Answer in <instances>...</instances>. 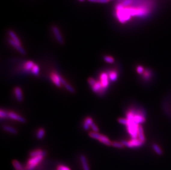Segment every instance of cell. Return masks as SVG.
<instances>
[{
	"label": "cell",
	"instance_id": "1",
	"mask_svg": "<svg viewBox=\"0 0 171 170\" xmlns=\"http://www.w3.org/2000/svg\"><path fill=\"white\" fill-rule=\"evenodd\" d=\"M127 119V118H126ZM128 123L126 125V130L129 134L131 137V139L138 138V131L140 125L133 123L131 121L128 120Z\"/></svg>",
	"mask_w": 171,
	"mask_h": 170
},
{
	"label": "cell",
	"instance_id": "2",
	"mask_svg": "<svg viewBox=\"0 0 171 170\" xmlns=\"http://www.w3.org/2000/svg\"><path fill=\"white\" fill-rule=\"evenodd\" d=\"M44 156H37L31 157L28 160L26 166L25 167L26 170H33L44 159Z\"/></svg>",
	"mask_w": 171,
	"mask_h": 170
},
{
	"label": "cell",
	"instance_id": "3",
	"mask_svg": "<svg viewBox=\"0 0 171 170\" xmlns=\"http://www.w3.org/2000/svg\"><path fill=\"white\" fill-rule=\"evenodd\" d=\"M89 136L91 138L95 139L98 140L99 142H101L103 144H105L106 145L111 146L112 142L110 141L108 137L104 135L99 134L98 133H95L94 131H91L89 133Z\"/></svg>",
	"mask_w": 171,
	"mask_h": 170
},
{
	"label": "cell",
	"instance_id": "4",
	"mask_svg": "<svg viewBox=\"0 0 171 170\" xmlns=\"http://www.w3.org/2000/svg\"><path fill=\"white\" fill-rule=\"evenodd\" d=\"M121 142L125 147L129 148H139L145 144L138 138L131 139L130 140H122Z\"/></svg>",
	"mask_w": 171,
	"mask_h": 170
},
{
	"label": "cell",
	"instance_id": "5",
	"mask_svg": "<svg viewBox=\"0 0 171 170\" xmlns=\"http://www.w3.org/2000/svg\"><path fill=\"white\" fill-rule=\"evenodd\" d=\"M51 29L56 40L59 42L60 44H63L64 43V40L59 28L56 25H53Z\"/></svg>",
	"mask_w": 171,
	"mask_h": 170
},
{
	"label": "cell",
	"instance_id": "6",
	"mask_svg": "<svg viewBox=\"0 0 171 170\" xmlns=\"http://www.w3.org/2000/svg\"><path fill=\"white\" fill-rule=\"evenodd\" d=\"M109 78L107 72H101L100 75V81L104 89H106L109 85Z\"/></svg>",
	"mask_w": 171,
	"mask_h": 170
},
{
	"label": "cell",
	"instance_id": "7",
	"mask_svg": "<svg viewBox=\"0 0 171 170\" xmlns=\"http://www.w3.org/2000/svg\"><path fill=\"white\" fill-rule=\"evenodd\" d=\"M8 42L10 43L11 46H13L14 48L16 50H17L20 53L23 55H25L26 54V51L25 50V49L22 47V45H20L19 44H17L16 42H14V41L12 40V39H11L9 38L8 39Z\"/></svg>",
	"mask_w": 171,
	"mask_h": 170
},
{
	"label": "cell",
	"instance_id": "8",
	"mask_svg": "<svg viewBox=\"0 0 171 170\" xmlns=\"http://www.w3.org/2000/svg\"><path fill=\"white\" fill-rule=\"evenodd\" d=\"M50 78L56 87L60 88L62 87V84L60 81V75L58 74L55 72H51L50 74Z\"/></svg>",
	"mask_w": 171,
	"mask_h": 170
},
{
	"label": "cell",
	"instance_id": "9",
	"mask_svg": "<svg viewBox=\"0 0 171 170\" xmlns=\"http://www.w3.org/2000/svg\"><path fill=\"white\" fill-rule=\"evenodd\" d=\"M8 113V118H10L11 119L18 121L21 123H25L26 122V119L24 118L21 117V116L14 113V112H10Z\"/></svg>",
	"mask_w": 171,
	"mask_h": 170
},
{
	"label": "cell",
	"instance_id": "10",
	"mask_svg": "<svg viewBox=\"0 0 171 170\" xmlns=\"http://www.w3.org/2000/svg\"><path fill=\"white\" fill-rule=\"evenodd\" d=\"M8 36H9V38L11 39H12L14 42H16L18 44L22 45V42H21L20 39H19L17 35L16 34V33L12 30H9L8 32Z\"/></svg>",
	"mask_w": 171,
	"mask_h": 170
},
{
	"label": "cell",
	"instance_id": "11",
	"mask_svg": "<svg viewBox=\"0 0 171 170\" xmlns=\"http://www.w3.org/2000/svg\"><path fill=\"white\" fill-rule=\"evenodd\" d=\"M14 93L15 97L18 102H22L23 101V94L22 91L20 87H15L14 89Z\"/></svg>",
	"mask_w": 171,
	"mask_h": 170
},
{
	"label": "cell",
	"instance_id": "12",
	"mask_svg": "<svg viewBox=\"0 0 171 170\" xmlns=\"http://www.w3.org/2000/svg\"><path fill=\"white\" fill-rule=\"evenodd\" d=\"M47 154V152L45 151H43L41 149H37L33 150L29 153V156L31 157H37V156H45Z\"/></svg>",
	"mask_w": 171,
	"mask_h": 170
},
{
	"label": "cell",
	"instance_id": "13",
	"mask_svg": "<svg viewBox=\"0 0 171 170\" xmlns=\"http://www.w3.org/2000/svg\"><path fill=\"white\" fill-rule=\"evenodd\" d=\"M60 82L62 84V85H63L65 87L66 89L69 91V92H71V93H75V89H74L73 87H72L64 79V78L60 75Z\"/></svg>",
	"mask_w": 171,
	"mask_h": 170
},
{
	"label": "cell",
	"instance_id": "14",
	"mask_svg": "<svg viewBox=\"0 0 171 170\" xmlns=\"http://www.w3.org/2000/svg\"><path fill=\"white\" fill-rule=\"evenodd\" d=\"M81 166L83 168V170H90L89 166L87 163V159L86 157L84 155H81L80 156Z\"/></svg>",
	"mask_w": 171,
	"mask_h": 170
},
{
	"label": "cell",
	"instance_id": "15",
	"mask_svg": "<svg viewBox=\"0 0 171 170\" xmlns=\"http://www.w3.org/2000/svg\"><path fill=\"white\" fill-rule=\"evenodd\" d=\"M109 80L112 82H115L118 78V72L115 70H111L108 73Z\"/></svg>",
	"mask_w": 171,
	"mask_h": 170
},
{
	"label": "cell",
	"instance_id": "16",
	"mask_svg": "<svg viewBox=\"0 0 171 170\" xmlns=\"http://www.w3.org/2000/svg\"><path fill=\"white\" fill-rule=\"evenodd\" d=\"M138 139L140 140V141L145 143L146 142V138L144 133L143 128L142 126V125H140L139 128V131H138Z\"/></svg>",
	"mask_w": 171,
	"mask_h": 170
},
{
	"label": "cell",
	"instance_id": "17",
	"mask_svg": "<svg viewBox=\"0 0 171 170\" xmlns=\"http://www.w3.org/2000/svg\"><path fill=\"white\" fill-rule=\"evenodd\" d=\"M35 64L32 61H27L23 65V70L25 71H31L32 69Z\"/></svg>",
	"mask_w": 171,
	"mask_h": 170
},
{
	"label": "cell",
	"instance_id": "18",
	"mask_svg": "<svg viewBox=\"0 0 171 170\" xmlns=\"http://www.w3.org/2000/svg\"><path fill=\"white\" fill-rule=\"evenodd\" d=\"M93 123V121L92 118L90 117H87L85 119L84 124H83V128L85 130H88L89 127L91 125V124Z\"/></svg>",
	"mask_w": 171,
	"mask_h": 170
},
{
	"label": "cell",
	"instance_id": "19",
	"mask_svg": "<svg viewBox=\"0 0 171 170\" xmlns=\"http://www.w3.org/2000/svg\"><path fill=\"white\" fill-rule=\"evenodd\" d=\"M12 163L15 170H26L25 167L23 166L22 165L18 160H14L12 161Z\"/></svg>",
	"mask_w": 171,
	"mask_h": 170
},
{
	"label": "cell",
	"instance_id": "20",
	"mask_svg": "<svg viewBox=\"0 0 171 170\" xmlns=\"http://www.w3.org/2000/svg\"><path fill=\"white\" fill-rule=\"evenodd\" d=\"M142 76L143 80L146 81H150L151 78V72L150 70L146 69L144 71L143 74L142 75Z\"/></svg>",
	"mask_w": 171,
	"mask_h": 170
},
{
	"label": "cell",
	"instance_id": "21",
	"mask_svg": "<svg viewBox=\"0 0 171 170\" xmlns=\"http://www.w3.org/2000/svg\"><path fill=\"white\" fill-rule=\"evenodd\" d=\"M3 129L4 130L9 132L10 133H12L13 134H16L17 133V131L16 129H14V128L11 127L10 126H7V125H4L3 126Z\"/></svg>",
	"mask_w": 171,
	"mask_h": 170
},
{
	"label": "cell",
	"instance_id": "22",
	"mask_svg": "<svg viewBox=\"0 0 171 170\" xmlns=\"http://www.w3.org/2000/svg\"><path fill=\"white\" fill-rule=\"evenodd\" d=\"M152 148L154 149V151L158 155H161L163 154L162 150L161 149V148L158 145L156 144H154L152 145Z\"/></svg>",
	"mask_w": 171,
	"mask_h": 170
},
{
	"label": "cell",
	"instance_id": "23",
	"mask_svg": "<svg viewBox=\"0 0 171 170\" xmlns=\"http://www.w3.org/2000/svg\"><path fill=\"white\" fill-rule=\"evenodd\" d=\"M45 135V130L43 128L39 129L37 133V138L39 140H41L44 137Z\"/></svg>",
	"mask_w": 171,
	"mask_h": 170
},
{
	"label": "cell",
	"instance_id": "24",
	"mask_svg": "<svg viewBox=\"0 0 171 170\" xmlns=\"http://www.w3.org/2000/svg\"><path fill=\"white\" fill-rule=\"evenodd\" d=\"M31 72L35 76H38L39 74V67L38 65L35 64L34 65V66L32 68V69Z\"/></svg>",
	"mask_w": 171,
	"mask_h": 170
},
{
	"label": "cell",
	"instance_id": "25",
	"mask_svg": "<svg viewBox=\"0 0 171 170\" xmlns=\"http://www.w3.org/2000/svg\"><path fill=\"white\" fill-rule=\"evenodd\" d=\"M104 60L105 61V62L108 63H110V64H112L115 62V59L113 57L111 56H108V55H105L103 57Z\"/></svg>",
	"mask_w": 171,
	"mask_h": 170
},
{
	"label": "cell",
	"instance_id": "26",
	"mask_svg": "<svg viewBox=\"0 0 171 170\" xmlns=\"http://www.w3.org/2000/svg\"><path fill=\"white\" fill-rule=\"evenodd\" d=\"M111 146L119 149H124L125 148L124 145L121 142H112Z\"/></svg>",
	"mask_w": 171,
	"mask_h": 170
},
{
	"label": "cell",
	"instance_id": "27",
	"mask_svg": "<svg viewBox=\"0 0 171 170\" xmlns=\"http://www.w3.org/2000/svg\"><path fill=\"white\" fill-rule=\"evenodd\" d=\"M90 2L96 3V4H108L110 2V0H88Z\"/></svg>",
	"mask_w": 171,
	"mask_h": 170
},
{
	"label": "cell",
	"instance_id": "28",
	"mask_svg": "<svg viewBox=\"0 0 171 170\" xmlns=\"http://www.w3.org/2000/svg\"><path fill=\"white\" fill-rule=\"evenodd\" d=\"M145 70L144 67H143V66H142V65H138V66L136 67V71H137V72L138 74L142 75L143 74V73L144 72Z\"/></svg>",
	"mask_w": 171,
	"mask_h": 170
},
{
	"label": "cell",
	"instance_id": "29",
	"mask_svg": "<svg viewBox=\"0 0 171 170\" xmlns=\"http://www.w3.org/2000/svg\"><path fill=\"white\" fill-rule=\"evenodd\" d=\"M118 122L120 123V124L125 125L126 126L128 123V121L126 118H120L118 119Z\"/></svg>",
	"mask_w": 171,
	"mask_h": 170
},
{
	"label": "cell",
	"instance_id": "30",
	"mask_svg": "<svg viewBox=\"0 0 171 170\" xmlns=\"http://www.w3.org/2000/svg\"><path fill=\"white\" fill-rule=\"evenodd\" d=\"M56 170H71V169L68 166L63 165H60L56 167Z\"/></svg>",
	"mask_w": 171,
	"mask_h": 170
},
{
	"label": "cell",
	"instance_id": "31",
	"mask_svg": "<svg viewBox=\"0 0 171 170\" xmlns=\"http://www.w3.org/2000/svg\"><path fill=\"white\" fill-rule=\"evenodd\" d=\"M0 117L1 118H6L8 117V113L2 110H0Z\"/></svg>",
	"mask_w": 171,
	"mask_h": 170
},
{
	"label": "cell",
	"instance_id": "32",
	"mask_svg": "<svg viewBox=\"0 0 171 170\" xmlns=\"http://www.w3.org/2000/svg\"><path fill=\"white\" fill-rule=\"evenodd\" d=\"M90 127L94 132L98 133V131H99V128H98V127L96 125V124H95L94 122L91 124Z\"/></svg>",
	"mask_w": 171,
	"mask_h": 170
},
{
	"label": "cell",
	"instance_id": "33",
	"mask_svg": "<svg viewBox=\"0 0 171 170\" xmlns=\"http://www.w3.org/2000/svg\"><path fill=\"white\" fill-rule=\"evenodd\" d=\"M96 81V80H95L94 78H88V80H87L88 84H89V85L91 87L93 86V85L95 83V82Z\"/></svg>",
	"mask_w": 171,
	"mask_h": 170
},
{
	"label": "cell",
	"instance_id": "34",
	"mask_svg": "<svg viewBox=\"0 0 171 170\" xmlns=\"http://www.w3.org/2000/svg\"><path fill=\"white\" fill-rule=\"evenodd\" d=\"M79 1H80L81 2H83V1H84V0H79Z\"/></svg>",
	"mask_w": 171,
	"mask_h": 170
},
{
	"label": "cell",
	"instance_id": "35",
	"mask_svg": "<svg viewBox=\"0 0 171 170\" xmlns=\"http://www.w3.org/2000/svg\"><path fill=\"white\" fill-rule=\"evenodd\" d=\"M110 1H112V0H110Z\"/></svg>",
	"mask_w": 171,
	"mask_h": 170
}]
</instances>
